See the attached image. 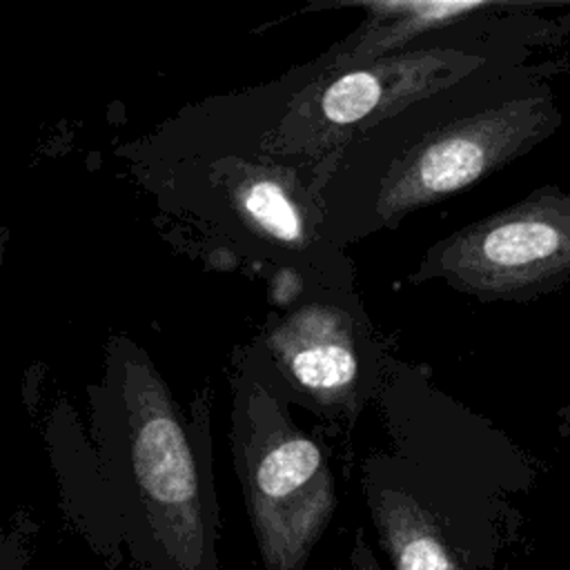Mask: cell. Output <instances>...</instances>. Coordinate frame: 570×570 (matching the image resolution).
<instances>
[{
    "label": "cell",
    "instance_id": "cell-1",
    "mask_svg": "<svg viewBox=\"0 0 570 570\" xmlns=\"http://www.w3.org/2000/svg\"><path fill=\"white\" fill-rule=\"evenodd\" d=\"M421 98L350 138L323 169V234L345 247L396 229L403 218L476 183L550 125L539 96L476 100V78Z\"/></svg>",
    "mask_w": 570,
    "mask_h": 570
},
{
    "label": "cell",
    "instance_id": "cell-2",
    "mask_svg": "<svg viewBox=\"0 0 570 570\" xmlns=\"http://www.w3.org/2000/svg\"><path fill=\"white\" fill-rule=\"evenodd\" d=\"M98 468L131 559L145 570H218L207 421L196 428L147 352L114 336L89 387Z\"/></svg>",
    "mask_w": 570,
    "mask_h": 570
},
{
    "label": "cell",
    "instance_id": "cell-3",
    "mask_svg": "<svg viewBox=\"0 0 570 570\" xmlns=\"http://www.w3.org/2000/svg\"><path fill=\"white\" fill-rule=\"evenodd\" d=\"M136 174L163 209L209 225L252 261L309 285H354L350 258L323 234L318 163L252 149Z\"/></svg>",
    "mask_w": 570,
    "mask_h": 570
},
{
    "label": "cell",
    "instance_id": "cell-4",
    "mask_svg": "<svg viewBox=\"0 0 570 570\" xmlns=\"http://www.w3.org/2000/svg\"><path fill=\"white\" fill-rule=\"evenodd\" d=\"M287 405L249 345L232 379L229 443L265 570H303L338 501L325 450Z\"/></svg>",
    "mask_w": 570,
    "mask_h": 570
},
{
    "label": "cell",
    "instance_id": "cell-5",
    "mask_svg": "<svg viewBox=\"0 0 570 570\" xmlns=\"http://www.w3.org/2000/svg\"><path fill=\"white\" fill-rule=\"evenodd\" d=\"M459 24L345 69L325 71L312 60L314 73L287 100L258 151L318 163L379 120L483 69L485 56L452 36Z\"/></svg>",
    "mask_w": 570,
    "mask_h": 570
},
{
    "label": "cell",
    "instance_id": "cell-6",
    "mask_svg": "<svg viewBox=\"0 0 570 570\" xmlns=\"http://www.w3.org/2000/svg\"><path fill=\"white\" fill-rule=\"evenodd\" d=\"M252 347L289 403L332 421L352 423L387 367L354 285H305Z\"/></svg>",
    "mask_w": 570,
    "mask_h": 570
},
{
    "label": "cell",
    "instance_id": "cell-7",
    "mask_svg": "<svg viewBox=\"0 0 570 570\" xmlns=\"http://www.w3.org/2000/svg\"><path fill=\"white\" fill-rule=\"evenodd\" d=\"M570 272V196L539 191L432 245L410 283L445 281L479 298H517Z\"/></svg>",
    "mask_w": 570,
    "mask_h": 570
},
{
    "label": "cell",
    "instance_id": "cell-8",
    "mask_svg": "<svg viewBox=\"0 0 570 570\" xmlns=\"http://www.w3.org/2000/svg\"><path fill=\"white\" fill-rule=\"evenodd\" d=\"M363 485L381 548L394 570H472L463 528L436 499L428 468L412 454H374Z\"/></svg>",
    "mask_w": 570,
    "mask_h": 570
},
{
    "label": "cell",
    "instance_id": "cell-9",
    "mask_svg": "<svg viewBox=\"0 0 570 570\" xmlns=\"http://www.w3.org/2000/svg\"><path fill=\"white\" fill-rule=\"evenodd\" d=\"M27 552L20 530H11L2 541V570H24Z\"/></svg>",
    "mask_w": 570,
    "mask_h": 570
},
{
    "label": "cell",
    "instance_id": "cell-10",
    "mask_svg": "<svg viewBox=\"0 0 570 570\" xmlns=\"http://www.w3.org/2000/svg\"><path fill=\"white\" fill-rule=\"evenodd\" d=\"M566 414H568V421H570V410H568V412H566Z\"/></svg>",
    "mask_w": 570,
    "mask_h": 570
}]
</instances>
